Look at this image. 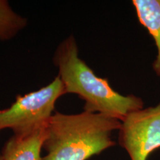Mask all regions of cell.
<instances>
[{
	"label": "cell",
	"mask_w": 160,
	"mask_h": 160,
	"mask_svg": "<svg viewBox=\"0 0 160 160\" xmlns=\"http://www.w3.org/2000/svg\"><path fill=\"white\" fill-rule=\"evenodd\" d=\"M66 93H74L85 102L84 111L122 121L129 113L144 108L135 95L124 96L112 88L107 79L99 77L79 56L77 40L70 35L59 44L53 57Z\"/></svg>",
	"instance_id": "cell-1"
},
{
	"label": "cell",
	"mask_w": 160,
	"mask_h": 160,
	"mask_svg": "<svg viewBox=\"0 0 160 160\" xmlns=\"http://www.w3.org/2000/svg\"><path fill=\"white\" fill-rule=\"evenodd\" d=\"M122 122L84 111L76 114L55 111L47 125L42 160H88L113 147L112 134Z\"/></svg>",
	"instance_id": "cell-2"
},
{
	"label": "cell",
	"mask_w": 160,
	"mask_h": 160,
	"mask_svg": "<svg viewBox=\"0 0 160 160\" xmlns=\"http://www.w3.org/2000/svg\"><path fill=\"white\" fill-rule=\"evenodd\" d=\"M66 93L59 76L37 91L17 96L9 108L0 110V131L19 133L49 121L58 99Z\"/></svg>",
	"instance_id": "cell-3"
},
{
	"label": "cell",
	"mask_w": 160,
	"mask_h": 160,
	"mask_svg": "<svg viewBox=\"0 0 160 160\" xmlns=\"http://www.w3.org/2000/svg\"><path fill=\"white\" fill-rule=\"evenodd\" d=\"M119 144L131 160H147L160 148V102L132 112L122 121Z\"/></svg>",
	"instance_id": "cell-4"
},
{
	"label": "cell",
	"mask_w": 160,
	"mask_h": 160,
	"mask_svg": "<svg viewBox=\"0 0 160 160\" xmlns=\"http://www.w3.org/2000/svg\"><path fill=\"white\" fill-rule=\"evenodd\" d=\"M48 122L40 124L27 131L14 133L4 144L1 154L3 160H42Z\"/></svg>",
	"instance_id": "cell-5"
},
{
	"label": "cell",
	"mask_w": 160,
	"mask_h": 160,
	"mask_svg": "<svg viewBox=\"0 0 160 160\" xmlns=\"http://www.w3.org/2000/svg\"><path fill=\"white\" fill-rule=\"evenodd\" d=\"M139 23L153 37L157 48V55L152 68L160 77V0H133L132 2Z\"/></svg>",
	"instance_id": "cell-6"
},
{
	"label": "cell",
	"mask_w": 160,
	"mask_h": 160,
	"mask_svg": "<svg viewBox=\"0 0 160 160\" xmlns=\"http://www.w3.org/2000/svg\"><path fill=\"white\" fill-rule=\"evenodd\" d=\"M28 25V19L13 11L9 2L0 0V41L13 39Z\"/></svg>",
	"instance_id": "cell-7"
},
{
	"label": "cell",
	"mask_w": 160,
	"mask_h": 160,
	"mask_svg": "<svg viewBox=\"0 0 160 160\" xmlns=\"http://www.w3.org/2000/svg\"><path fill=\"white\" fill-rule=\"evenodd\" d=\"M0 160H3V159H2V156H1V154H0Z\"/></svg>",
	"instance_id": "cell-8"
}]
</instances>
